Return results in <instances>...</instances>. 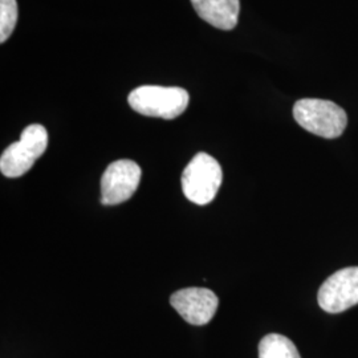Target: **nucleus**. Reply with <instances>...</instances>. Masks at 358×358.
Returning a JSON list of instances; mask_svg holds the SVG:
<instances>
[{
    "label": "nucleus",
    "instance_id": "1",
    "mask_svg": "<svg viewBox=\"0 0 358 358\" xmlns=\"http://www.w3.org/2000/svg\"><path fill=\"white\" fill-rule=\"evenodd\" d=\"M294 117L301 128L328 140L340 137L348 125V115L341 106L320 99L299 100Z\"/></svg>",
    "mask_w": 358,
    "mask_h": 358
},
{
    "label": "nucleus",
    "instance_id": "2",
    "mask_svg": "<svg viewBox=\"0 0 358 358\" xmlns=\"http://www.w3.org/2000/svg\"><path fill=\"white\" fill-rule=\"evenodd\" d=\"M187 90L178 87L143 85L129 94V105L133 110L148 117L174 120L182 115L189 105Z\"/></svg>",
    "mask_w": 358,
    "mask_h": 358
},
{
    "label": "nucleus",
    "instance_id": "3",
    "mask_svg": "<svg viewBox=\"0 0 358 358\" xmlns=\"http://www.w3.org/2000/svg\"><path fill=\"white\" fill-rule=\"evenodd\" d=\"M48 146V131L43 125L27 127L20 140L10 145L0 158V171L7 178H17L28 173Z\"/></svg>",
    "mask_w": 358,
    "mask_h": 358
},
{
    "label": "nucleus",
    "instance_id": "4",
    "mask_svg": "<svg viewBox=\"0 0 358 358\" xmlns=\"http://www.w3.org/2000/svg\"><path fill=\"white\" fill-rule=\"evenodd\" d=\"M223 179L222 167L207 153H198L182 174V190L192 203L208 205L214 201Z\"/></svg>",
    "mask_w": 358,
    "mask_h": 358
},
{
    "label": "nucleus",
    "instance_id": "5",
    "mask_svg": "<svg viewBox=\"0 0 358 358\" xmlns=\"http://www.w3.org/2000/svg\"><path fill=\"white\" fill-rule=\"evenodd\" d=\"M141 167L130 159H118L103 171L101 178V202L115 206L129 201L137 192L141 180Z\"/></svg>",
    "mask_w": 358,
    "mask_h": 358
},
{
    "label": "nucleus",
    "instance_id": "6",
    "mask_svg": "<svg viewBox=\"0 0 358 358\" xmlns=\"http://www.w3.org/2000/svg\"><path fill=\"white\" fill-rule=\"evenodd\" d=\"M319 306L328 313H341L358 304V267L340 269L319 289Z\"/></svg>",
    "mask_w": 358,
    "mask_h": 358
},
{
    "label": "nucleus",
    "instance_id": "7",
    "mask_svg": "<svg viewBox=\"0 0 358 358\" xmlns=\"http://www.w3.org/2000/svg\"><path fill=\"white\" fill-rule=\"evenodd\" d=\"M170 304L192 325H206L217 313L219 299L207 288H183L171 294Z\"/></svg>",
    "mask_w": 358,
    "mask_h": 358
},
{
    "label": "nucleus",
    "instance_id": "8",
    "mask_svg": "<svg viewBox=\"0 0 358 358\" xmlns=\"http://www.w3.org/2000/svg\"><path fill=\"white\" fill-rule=\"evenodd\" d=\"M195 13L208 24L223 31H231L238 24L239 0H192Z\"/></svg>",
    "mask_w": 358,
    "mask_h": 358
},
{
    "label": "nucleus",
    "instance_id": "9",
    "mask_svg": "<svg viewBox=\"0 0 358 358\" xmlns=\"http://www.w3.org/2000/svg\"><path fill=\"white\" fill-rule=\"evenodd\" d=\"M259 358H301L294 343L278 333H271L259 343Z\"/></svg>",
    "mask_w": 358,
    "mask_h": 358
},
{
    "label": "nucleus",
    "instance_id": "10",
    "mask_svg": "<svg viewBox=\"0 0 358 358\" xmlns=\"http://www.w3.org/2000/svg\"><path fill=\"white\" fill-rule=\"evenodd\" d=\"M17 23V3L16 0H0V43L11 36Z\"/></svg>",
    "mask_w": 358,
    "mask_h": 358
}]
</instances>
